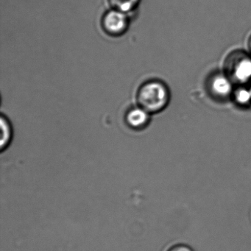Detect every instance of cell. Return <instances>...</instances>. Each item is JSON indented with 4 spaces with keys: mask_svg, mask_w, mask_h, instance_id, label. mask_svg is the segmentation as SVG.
Instances as JSON below:
<instances>
[{
    "mask_svg": "<svg viewBox=\"0 0 251 251\" xmlns=\"http://www.w3.org/2000/svg\"><path fill=\"white\" fill-rule=\"evenodd\" d=\"M137 100L140 107L150 114H155L162 111L168 105L170 91L163 82L151 80L141 86Z\"/></svg>",
    "mask_w": 251,
    "mask_h": 251,
    "instance_id": "1",
    "label": "cell"
},
{
    "mask_svg": "<svg viewBox=\"0 0 251 251\" xmlns=\"http://www.w3.org/2000/svg\"><path fill=\"white\" fill-rule=\"evenodd\" d=\"M224 73L238 86L250 83L251 81V54L240 50L230 52L225 60Z\"/></svg>",
    "mask_w": 251,
    "mask_h": 251,
    "instance_id": "2",
    "label": "cell"
},
{
    "mask_svg": "<svg viewBox=\"0 0 251 251\" xmlns=\"http://www.w3.org/2000/svg\"><path fill=\"white\" fill-rule=\"evenodd\" d=\"M234 83L224 72L213 73L207 79L206 89L213 99L226 101L232 98Z\"/></svg>",
    "mask_w": 251,
    "mask_h": 251,
    "instance_id": "3",
    "label": "cell"
},
{
    "mask_svg": "<svg viewBox=\"0 0 251 251\" xmlns=\"http://www.w3.org/2000/svg\"><path fill=\"white\" fill-rule=\"evenodd\" d=\"M102 25L105 33L110 36H119L126 31L128 22L125 13L112 10L104 16Z\"/></svg>",
    "mask_w": 251,
    "mask_h": 251,
    "instance_id": "4",
    "label": "cell"
},
{
    "mask_svg": "<svg viewBox=\"0 0 251 251\" xmlns=\"http://www.w3.org/2000/svg\"><path fill=\"white\" fill-rule=\"evenodd\" d=\"M149 122L150 113L142 107L132 108L126 114L127 126L134 130H142L148 126Z\"/></svg>",
    "mask_w": 251,
    "mask_h": 251,
    "instance_id": "5",
    "label": "cell"
},
{
    "mask_svg": "<svg viewBox=\"0 0 251 251\" xmlns=\"http://www.w3.org/2000/svg\"><path fill=\"white\" fill-rule=\"evenodd\" d=\"M231 99L237 106L248 108L251 105V88L246 85L238 86L233 91Z\"/></svg>",
    "mask_w": 251,
    "mask_h": 251,
    "instance_id": "6",
    "label": "cell"
},
{
    "mask_svg": "<svg viewBox=\"0 0 251 251\" xmlns=\"http://www.w3.org/2000/svg\"><path fill=\"white\" fill-rule=\"evenodd\" d=\"M1 141H0V147L1 151H3L9 145L12 137V129L11 125L6 118L2 116L1 117Z\"/></svg>",
    "mask_w": 251,
    "mask_h": 251,
    "instance_id": "7",
    "label": "cell"
},
{
    "mask_svg": "<svg viewBox=\"0 0 251 251\" xmlns=\"http://www.w3.org/2000/svg\"><path fill=\"white\" fill-rule=\"evenodd\" d=\"M139 1L140 0H109V3L114 10L127 13L136 8Z\"/></svg>",
    "mask_w": 251,
    "mask_h": 251,
    "instance_id": "8",
    "label": "cell"
},
{
    "mask_svg": "<svg viewBox=\"0 0 251 251\" xmlns=\"http://www.w3.org/2000/svg\"><path fill=\"white\" fill-rule=\"evenodd\" d=\"M166 251H195L190 245L185 243H176L171 245Z\"/></svg>",
    "mask_w": 251,
    "mask_h": 251,
    "instance_id": "9",
    "label": "cell"
},
{
    "mask_svg": "<svg viewBox=\"0 0 251 251\" xmlns=\"http://www.w3.org/2000/svg\"><path fill=\"white\" fill-rule=\"evenodd\" d=\"M248 48H249L251 54V36H250L249 39H248Z\"/></svg>",
    "mask_w": 251,
    "mask_h": 251,
    "instance_id": "10",
    "label": "cell"
},
{
    "mask_svg": "<svg viewBox=\"0 0 251 251\" xmlns=\"http://www.w3.org/2000/svg\"></svg>",
    "mask_w": 251,
    "mask_h": 251,
    "instance_id": "11",
    "label": "cell"
}]
</instances>
